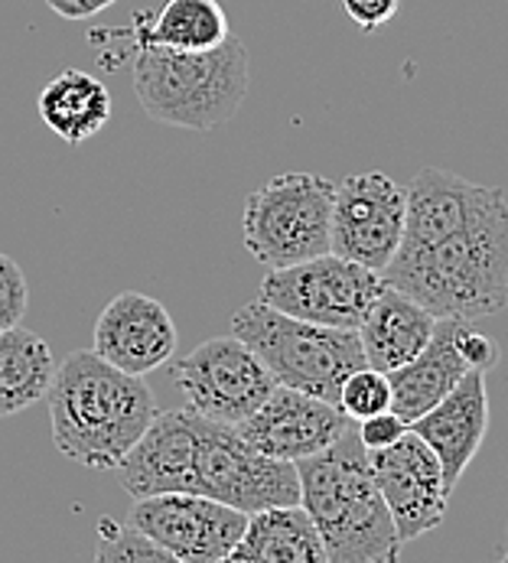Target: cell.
Listing matches in <instances>:
<instances>
[{
	"instance_id": "cell-29",
	"label": "cell",
	"mask_w": 508,
	"mask_h": 563,
	"mask_svg": "<svg viewBox=\"0 0 508 563\" xmlns=\"http://www.w3.org/2000/svg\"><path fill=\"white\" fill-rule=\"evenodd\" d=\"M111 3H118V0H46V7L53 13H59L63 20H88V16H98Z\"/></svg>"
},
{
	"instance_id": "cell-14",
	"label": "cell",
	"mask_w": 508,
	"mask_h": 563,
	"mask_svg": "<svg viewBox=\"0 0 508 563\" xmlns=\"http://www.w3.org/2000/svg\"><path fill=\"white\" fill-rule=\"evenodd\" d=\"M176 322L169 310L137 290L118 294L95 322V352L128 375H151L176 355Z\"/></svg>"
},
{
	"instance_id": "cell-4",
	"label": "cell",
	"mask_w": 508,
	"mask_h": 563,
	"mask_svg": "<svg viewBox=\"0 0 508 563\" xmlns=\"http://www.w3.org/2000/svg\"><path fill=\"white\" fill-rule=\"evenodd\" d=\"M134 91L147 118L167 128H225L249 95V46L235 33L202 53L141 46L134 56Z\"/></svg>"
},
{
	"instance_id": "cell-24",
	"label": "cell",
	"mask_w": 508,
	"mask_h": 563,
	"mask_svg": "<svg viewBox=\"0 0 508 563\" xmlns=\"http://www.w3.org/2000/svg\"><path fill=\"white\" fill-rule=\"evenodd\" d=\"M95 561H157L173 563L164 548H157L141 528L134 525H118L111 518H104L98 525V548H95Z\"/></svg>"
},
{
	"instance_id": "cell-13",
	"label": "cell",
	"mask_w": 508,
	"mask_h": 563,
	"mask_svg": "<svg viewBox=\"0 0 508 563\" xmlns=\"http://www.w3.org/2000/svg\"><path fill=\"white\" fill-rule=\"evenodd\" d=\"M352 427L355 423L345 417L339 404L277 385L267 395V401L235 430L264 456L297 463L333 446Z\"/></svg>"
},
{
	"instance_id": "cell-9",
	"label": "cell",
	"mask_w": 508,
	"mask_h": 563,
	"mask_svg": "<svg viewBox=\"0 0 508 563\" xmlns=\"http://www.w3.org/2000/svg\"><path fill=\"white\" fill-rule=\"evenodd\" d=\"M169 378L192 413L229 427L249 420L277 388V378L235 332L206 339L176 362L169 358Z\"/></svg>"
},
{
	"instance_id": "cell-21",
	"label": "cell",
	"mask_w": 508,
	"mask_h": 563,
	"mask_svg": "<svg viewBox=\"0 0 508 563\" xmlns=\"http://www.w3.org/2000/svg\"><path fill=\"white\" fill-rule=\"evenodd\" d=\"M40 118L66 144H82L111 121V95L101 79L66 69L40 91Z\"/></svg>"
},
{
	"instance_id": "cell-7",
	"label": "cell",
	"mask_w": 508,
	"mask_h": 563,
	"mask_svg": "<svg viewBox=\"0 0 508 563\" xmlns=\"http://www.w3.org/2000/svg\"><path fill=\"white\" fill-rule=\"evenodd\" d=\"M189 492L252 515L274 505H297L300 476L294 463L254 450L235 427L192 413Z\"/></svg>"
},
{
	"instance_id": "cell-23",
	"label": "cell",
	"mask_w": 508,
	"mask_h": 563,
	"mask_svg": "<svg viewBox=\"0 0 508 563\" xmlns=\"http://www.w3.org/2000/svg\"><path fill=\"white\" fill-rule=\"evenodd\" d=\"M339 407L345 410V417L352 423L368 420V417H375L382 410H391V382H388V375L372 368V365L355 368L339 388Z\"/></svg>"
},
{
	"instance_id": "cell-12",
	"label": "cell",
	"mask_w": 508,
	"mask_h": 563,
	"mask_svg": "<svg viewBox=\"0 0 508 563\" xmlns=\"http://www.w3.org/2000/svg\"><path fill=\"white\" fill-rule=\"evenodd\" d=\"M368 466L391 511L401 548L440 528L453 492L443 483L437 453L415 430H408L398 443L385 450H368Z\"/></svg>"
},
{
	"instance_id": "cell-20",
	"label": "cell",
	"mask_w": 508,
	"mask_h": 563,
	"mask_svg": "<svg viewBox=\"0 0 508 563\" xmlns=\"http://www.w3.org/2000/svg\"><path fill=\"white\" fill-rule=\"evenodd\" d=\"M134 46H164L202 53L232 36L229 13L219 0H167L161 10H137L131 26Z\"/></svg>"
},
{
	"instance_id": "cell-22",
	"label": "cell",
	"mask_w": 508,
	"mask_h": 563,
	"mask_svg": "<svg viewBox=\"0 0 508 563\" xmlns=\"http://www.w3.org/2000/svg\"><path fill=\"white\" fill-rule=\"evenodd\" d=\"M56 362L49 342L30 329H0V417H13L46 398Z\"/></svg>"
},
{
	"instance_id": "cell-16",
	"label": "cell",
	"mask_w": 508,
	"mask_h": 563,
	"mask_svg": "<svg viewBox=\"0 0 508 563\" xmlns=\"http://www.w3.org/2000/svg\"><path fill=\"white\" fill-rule=\"evenodd\" d=\"M192 463V410H157L141 440L118 463L121 485L131 498L161 492H189Z\"/></svg>"
},
{
	"instance_id": "cell-2",
	"label": "cell",
	"mask_w": 508,
	"mask_h": 563,
	"mask_svg": "<svg viewBox=\"0 0 508 563\" xmlns=\"http://www.w3.org/2000/svg\"><path fill=\"white\" fill-rule=\"evenodd\" d=\"M46 401L59 453L85 470H118L161 410L141 375L114 368L95 349L56 368Z\"/></svg>"
},
{
	"instance_id": "cell-8",
	"label": "cell",
	"mask_w": 508,
	"mask_h": 563,
	"mask_svg": "<svg viewBox=\"0 0 508 563\" xmlns=\"http://www.w3.org/2000/svg\"><path fill=\"white\" fill-rule=\"evenodd\" d=\"M382 290L385 280L378 271L327 251L287 267H270L261 280L257 297L297 320L333 329H358Z\"/></svg>"
},
{
	"instance_id": "cell-17",
	"label": "cell",
	"mask_w": 508,
	"mask_h": 563,
	"mask_svg": "<svg viewBox=\"0 0 508 563\" xmlns=\"http://www.w3.org/2000/svg\"><path fill=\"white\" fill-rule=\"evenodd\" d=\"M433 329H437V317L427 307L385 284V290L378 294V300L372 303V310L358 325L365 365L385 375L408 365L418 352H423Z\"/></svg>"
},
{
	"instance_id": "cell-26",
	"label": "cell",
	"mask_w": 508,
	"mask_h": 563,
	"mask_svg": "<svg viewBox=\"0 0 508 563\" xmlns=\"http://www.w3.org/2000/svg\"><path fill=\"white\" fill-rule=\"evenodd\" d=\"M408 430H411V423L398 410H382V413L355 423V433L365 450H385V446L398 443Z\"/></svg>"
},
{
	"instance_id": "cell-5",
	"label": "cell",
	"mask_w": 508,
	"mask_h": 563,
	"mask_svg": "<svg viewBox=\"0 0 508 563\" xmlns=\"http://www.w3.org/2000/svg\"><path fill=\"white\" fill-rule=\"evenodd\" d=\"M232 332L267 365L284 388L339 404L342 382L365 365L358 329H333L287 317L261 297L232 317Z\"/></svg>"
},
{
	"instance_id": "cell-18",
	"label": "cell",
	"mask_w": 508,
	"mask_h": 563,
	"mask_svg": "<svg viewBox=\"0 0 508 563\" xmlns=\"http://www.w3.org/2000/svg\"><path fill=\"white\" fill-rule=\"evenodd\" d=\"M456 317L437 320L430 342L423 345L408 365L388 372L391 382V410H398L408 423L427 413L433 404H440L470 372L463 355L456 352Z\"/></svg>"
},
{
	"instance_id": "cell-30",
	"label": "cell",
	"mask_w": 508,
	"mask_h": 563,
	"mask_svg": "<svg viewBox=\"0 0 508 563\" xmlns=\"http://www.w3.org/2000/svg\"><path fill=\"white\" fill-rule=\"evenodd\" d=\"M506 561H508V554H506Z\"/></svg>"
},
{
	"instance_id": "cell-19",
	"label": "cell",
	"mask_w": 508,
	"mask_h": 563,
	"mask_svg": "<svg viewBox=\"0 0 508 563\" xmlns=\"http://www.w3.org/2000/svg\"><path fill=\"white\" fill-rule=\"evenodd\" d=\"M232 563H327V548L307 508L274 505L249 515L245 534L232 551Z\"/></svg>"
},
{
	"instance_id": "cell-10",
	"label": "cell",
	"mask_w": 508,
	"mask_h": 563,
	"mask_svg": "<svg viewBox=\"0 0 508 563\" xmlns=\"http://www.w3.org/2000/svg\"><path fill=\"white\" fill-rule=\"evenodd\" d=\"M131 525L164 548L169 561L219 563L232 558L249 515L199 492H161L134 498Z\"/></svg>"
},
{
	"instance_id": "cell-6",
	"label": "cell",
	"mask_w": 508,
	"mask_h": 563,
	"mask_svg": "<svg viewBox=\"0 0 508 563\" xmlns=\"http://www.w3.org/2000/svg\"><path fill=\"white\" fill-rule=\"evenodd\" d=\"M336 183L320 173H280L245 199L242 239L257 264L287 267L330 251Z\"/></svg>"
},
{
	"instance_id": "cell-3",
	"label": "cell",
	"mask_w": 508,
	"mask_h": 563,
	"mask_svg": "<svg viewBox=\"0 0 508 563\" xmlns=\"http://www.w3.org/2000/svg\"><path fill=\"white\" fill-rule=\"evenodd\" d=\"M300 505L313 518L327 563H395L401 554L398 528L375 485L368 450L355 427L333 446L297 460Z\"/></svg>"
},
{
	"instance_id": "cell-1",
	"label": "cell",
	"mask_w": 508,
	"mask_h": 563,
	"mask_svg": "<svg viewBox=\"0 0 508 563\" xmlns=\"http://www.w3.org/2000/svg\"><path fill=\"white\" fill-rule=\"evenodd\" d=\"M382 280L415 297L437 320H479L508 307V199L489 189L483 206L453 232L398 247Z\"/></svg>"
},
{
	"instance_id": "cell-28",
	"label": "cell",
	"mask_w": 508,
	"mask_h": 563,
	"mask_svg": "<svg viewBox=\"0 0 508 563\" xmlns=\"http://www.w3.org/2000/svg\"><path fill=\"white\" fill-rule=\"evenodd\" d=\"M398 7L401 0H342V10L345 16L358 26V30H378L385 26L388 20L398 16Z\"/></svg>"
},
{
	"instance_id": "cell-11",
	"label": "cell",
	"mask_w": 508,
	"mask_h": 563,
	"mask_svg": "<svg viewBox=\"0 0 508 563\" xmlns=\"http://www.w3.org/2000/svg\"><path fill=\"white\" fill-rule=\"evenodd\" d=\"M405 212V186H398L388 173L372 169L345 176L333 192L330 251L382 274L401 244Z\"/></svg>"
},
{
	"instance_id": "cell-25",
	"label": "cell",
	"mask_w": 508,
	"mask_h": 563,
	"mask_svg": "<svg viewBox=\"0 0 508 563\" xmlns=\"http://www.w3.org/2000/svg\"><path fill=\"white\" fill-rule=\"evenodd\" d=\"M30 303V287L20 264L0 251V329H10L23 320Z\"/></svg>"
},
{
	"instance_id": "cell-15",
	"label": "cell",
	"mask_w": 508,
	"mask_h": 563,
	"mask_svg": "<svg viewBox=\"0 0 508 563\" xmlns=\"http://www.w3.org/2000/svg\"><path fill=\"white\" fill-rule=\"evenodd\" d=\"M411 430L437 453L443 483L453 492L460 476L476 460L486 430H489V395H486V372L470 368L460 385L433 404L418 420H411Z\"/></svg>"
},
{
	"instance_id": "cell-27",
	"label": "cell",
	"mask_w": 508,
	"mask_h": 563,
	"mask_svg": "<svg viewBox=\"0 0 508 563\" xmlns=\"http://www.w3.org/2000/svg\"><path fill=\"white\" fill-rule=\"evenodd\" d=\"M456 352L463 355L470 368H479V372H489L499 362V345L486 332H479L473 320H460L456 325Z\"/></svg>"
}]
</instances>
